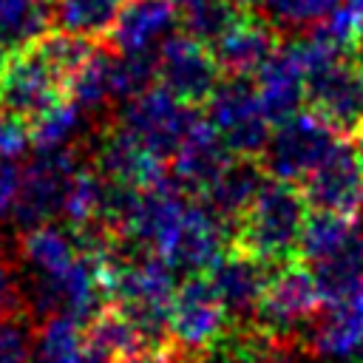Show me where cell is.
<instances>
[{
  "mask_svg": "<svg viewBox=\"0 0 363 363\" xmlns=\"http://www.w3.org/2000/svg\"><path fill=\"white\" fill-rule=\"evenodd\" d=\"M108 289L116 309L156 346L167 335L176 269L156 252L139 250L113 235L108 252Z\"/></svg>",
  "mask_w": 363,
  "mask_h": 363,
  "instance_id": "cell-1",
  "label": "cell"
},
{
  "mask_svg": "<svg viewBox=\"0 0 363 363\" xmlns=\"http://www.w3.org/2000/svg\"><path fill=\"white\" fill-rule=\"evenodd\" d=\"M306 199L295 182L267 179L235 227V247L264 264H286L301 244L306 224Z\"/></svg>",
  "mask_w": 363,
  "mask_h": 363,
  "instance_id": "cell-2",
  "label": "cell"
},
{
  "mask_svg": "<svg viewBox=\"0 0 363 363\" xmlns=\"http://www.w3.org/2000/svg\"><path fill=\"white\" fill-rule=\"evenodd\" d=\"M82 153H85V147L34 150V156L23 164L17 196H14V201L6 213V218L20 233L62 216V201H65L68 182L85 164Z\"/></svg>",
  "mask_w": 363,
  "mask_h": 363,
  "instance_id": "cell-3",
  "label": "cell"
},
{
  "mask_svg": "<svg viewBox=\"0 0 363 363\" xmlns=\"http://www.w3.org/2000/svg\"><path fill=\"white\" fill-rule=\"evenodd\" d=\"M343 139V130L335 128L318 111H298L289 119L278 122L269 133V142L261 153V164L272 179L303 182Z\"/></svg>",
  "mask_w": 363,
  "mask_h": 363,
  "instance_id": "cell-4",
  "label": "cell"
},
{
  "mask_svg": "<svg viewBox=\"0 0 363 363\" xmlns=\"http://www.w3.org/2000/svg\"><path fill=\"white\" fill-rule=\"evenodd\" d=\"M204 119L218 130L224 145L233 150V156H261L269 142V119L261 108L258 91L247 77L218 79L213 94L204 102Z\"/></svg>",
  "mask_w": 363,
  "mask_h": 363,
  "instance_id": "cell-5",
  "label": "cell"
},
{
  "mask_svg": "<svg viewBox=\"0 0 363 363\" xmlns=\"http://www.w3.org/2000/svg\"><path fill=\"white\" fill-rule=\"evenodd\" d=\"M199 116L201 113L193 105L182 102L164 85H150L147 91L119 105L116 125L159 159H170Z\"/></svg>",
  "mask_w": 363,
  "mask_h": 363,
  "instance_id": "cell-6",
  "label": "cell"
},
{
  "mask_svg": "<svg viewBox=\"0 0 363 363\" xmlns=\"http://www.w3.org/2000/svg\"><path fill=\"white\" fill-rule=\"evenodd\" d=\"M227 326H230V315L207 275H190L176 286L167 318V337L179 352L193 357L221 343Z\"/></svg>",
  "mask_w": 363,
  "mask_h": 363,
  "instance_id": "cell-7",
  "label": "cell"
},
{
  "mask_svg": "<svg viewBox=\"0 0 363 363\" xmlns=\"http://www.w3.org/2000/svg\"><path fill=\"white\" fill-rule=\"evenodd\" d=\"M320 301L323 298L309 267L278 264V272L269 275L261 303L255 309V326L286 343L315 318Z\"/></svg>",
  "mask_w": 363,
  "mask_h": 363,
  "instance_id": "cell-8",
  "label": "cell"
},
{
  "mask_svg": "<svg viewBox=\"0 0 363 363\" xmlns=\"http://www.w3.org/2000/svg\"><path fill=\"white\" fill-rule=\"evenodd\" d=\"M218 62L207 43L184 34H170L156 51V79L187 105L207 102L218 85Z\"/></svg>",
  "mask_w": 363,
  "mask_h": 363,
  "instance_id": "cell-9",
  "label": "cell"
},
{
  "mask_svg": "<svg viewBox=\"0 0 363 363\" xmlns=\"http://www.w3.org/2000/svg\"><path fill=\"white\" fill-rule=\"evenodd\" d=\"M303 199L323 213L354 216L363 204V162L354 142L340 139L335 150L303 179Z\"/></svg>",
  "mask_w": 363,
  "mask_h": 363,
  "instance_id": "cell-10",
  "label": "cell"
},
{
  "mask_svg": "<svg viewBox=\"0 0 363 363\" xmlns=\"http://www.w3.org/2000/svg\"><path fill=\"white\" fill-rule=\"evenodd\" d=\"M60 96V77L45 65V60L34 48H23L6 57L0 71V111L31 122Z\"/></svg>",
  "mask_w": 363,
  "mask_h": 363,
  "instance_id": "cell-11",
  "label": "cell"
},
{
  "mask_svg": "<svg viewBox=\"0 0 363 363\" xmlns=\"http://www.w3.org/2000/svg\"><path fill=\"white\" fill-rule=\"evenodd\" d=\"M91 145H94V153L88 156V162L113 184L145 190L167 179L164 159L150 153L142 142H136L119 125L102 130L96 139H91Z\"/></svg>",
  "mask_w": 363,
  "mask_h": 363,
  "instance_id": "cell-12",
  "label": "cell"
},
{
  "mask_svg": "<svg viewBox=\"0 0 363 363\" xmlns=\"http://www.w3.org/2000/svg\"><path fill=\"white\" fill-rule=\"evenodd\" d=\"M227 252V221L204 201H190L182 227L164 252V261L176 272L201 275Z\"/></svg>",
  "mask_w": 363,
  "mask_h": 363,
  "instance_id": "cell-13",
  "label": "cell"
},
{
  "mask_svg": "<svg viewBox=\"0 0 363 363\" xmlns=\"http://www.w3.org/2000/svg\"><path fill=\"white\" fill-rule=\"evenodd\" d=\"M176 26L179 9L173 0H125L105 34V45L119 54H156Z\"/></svg>",
  "mask_w": 363,
  "mask_h": 363,
  "instance_id": "cell-14",
  "label": "cell"
},
{
  "mask_svg": "<svg viewBox=\"0 0 363 363\" xmlns=\"http://www.w3.org/2000/svg\"><path fill=\"white\" fill-rule=\"evenodd\" d=\"M360 79H363V74H357L349 62L335 57L306 74V99H309L312 111L326 116L343 133L357 130V125L363 119Z\"/></svg>",
  "mask_w": 363,
  "mask_h": 363,
  "instance_id": "cell-15",
  "label": "cell"
},
{
  "mask_svg": "<svg viewBox=\"0 0 363 363\" xmlns=\"http://www.w3.org/2000/svg\"><path fill=\"white\" fill-rule=\"evenodd\" d=\"M170 179L184 190L204 196L207 187L221 176V170L233 162V150L224 145L218 130L199 116V122L190 128V133L182 139L176 153L170 156Z\"/></svg>",
  "mask_w": 363,
  "mask_h": 363,
  "instance_id": "cell-16",
  "label": "cell"
},
{
  "mask_svg": "<svg viewBox=\"0 0 363 363\" xmlns=\"http://www.w3.org/2000/svg\"><path fill=\"white\" fill-rule=\"evenodd\" d=\"M278 45V28L267 17H252L244 11L210 43L218 68L233 77L258 74Z\"/></svg>",
  "mask_w": 363,
  "mask_h": 363,
  "instance_id": "cell-17",
  "label": "cell"
},
{
  "mask_svg": "<svg viewBox=\"0 0 363 363\" xmlns=\"http://www.w3.org/2000/svg\"><path fill=\"white\" fill-rule=\"evenodd\" d=\"M261 108L272 125L289 119L306 102V68L295 48V43H284L272 51V57L261 65L255 82Z\"/></svg>",
  "mask_w": 363,
  "mask_h": 363,
  "instance_id": "cell-18",
  "label": "cell"
},
{
  "mask_svg": "<svg viewBox=\"0 0 363 363\" xmlns=\"http://www.w3.org/2000/svg\"><path fill=\"white\" fill-rule=\"evenodd\" d=\"M207 278H210L216 295L221 298L227 315L235 320H244V318L255 315L261 295H264V286L269 281V272H267V264L261 258L235 247V250L224 252L207 269Z\"/></svg>",
  "mask_w": 363,
  "mask_h": 363,
  "instance_id": "cell-19",
  "label": "cell"
},
{
  "mask_svg": "<svg viewBox=\"0 0 363 363\" xmlns=\"http://www.w3.org/2000/svg\"><path fill=\"white\" fill-rule=\"evenodd\" d=\"M309 349L335 363L363 354V286L343 301L326 303V312L309 329Z\"/></svg>",
  "mask_w": 363,
  "mask_h": 363,
  "instance_id": "cell-20",
  "label": "cell"
},
{
  "mask_svg": "<svg viewBox=\"0 0 363 363\" xmlns=\"http://www.w3.org/2000/svg\"><path fill=\"white\" fill-rule=\"evenodd\" d=\"M82 238L74 227L45 221L20 235V261L28 278H48L71 267L82 255Z\"/></svg>",
  "mask_w": 363,
  "mask_h": 363,
  "instance_id": "cell-21",
  "label": "cell"
},
{
  "mask_svg": "<svg viewBox=\"0 0 363 363\" xmlns=\"http://www.w3.org/2000/svg\"><path fill=\"white\" fill-rule=\"evenodd\" d=\"M91 113L74 102L71 96H60L51 102L43 113H37L28 122L31 147L34 150H71V147H88L91 145Z\"/></svg>",
  "mask_w": 363,
  "mask_h": 363,
  "instance_id": "cell-22",
  "label": "cell"
},
{
  "mask_svg": "<svg viewBox=\"0 0 363 363\" xmlns=\"http://www.w3.org/2000/svg\"><path fill=\"white\" fill-rule=\"evenodd\" d=\"M264 182H267L264 164H258L250 156H235L221 170V176L207 187L204 204L213 207L227 224H233V221L238 224V218L252 204V199H255V193L261 190Z\"/></svg>",
  "mask_w": 363,
  "mask_h": 363,
  "instance_id": "cell-23",
  "label": "cell"
},
{
  "mask_svg": "<svg viewBox=\"0 0 363 363\" xmlns=\"http://www.w3.org/2000/svg\"><path fill=\"white\" fill-rule=\"evenodd\" d=\"M85 346L96 363H125L128 357L153 349L119 309H102L85 323Z\"/></svg>",
  "mask_w": 363,
  "mask_h": 363,
  "instance_id": "cell-24",
  "label": "cell"
},
{
  "mask_svg": "<svg viewBox=\"0 0 363 363\" xmlns=\"http://www.w3.org/2000/svg\"><path fill=\"white\" fill-rule=\"evenodd\" d=\"M315 275L320 298L326 303L343 301L363 286V230L354 233L346 244L332 250L315 264H306Z\"/></svg>",
  "mask_w": 363,
  "mask_h": 363,
  "instance_id": "cell-25",
  "label": "cell"
},
{
  "mask_svg": "<svg viewBox=\"0 0 363 363\" xmlns=\"http://www.w3.org/2000/svg\"><path fill=\"white\" fill-rule=\"evenodd\" d=\"M62 94L71 96L74 102H79L91 116L116 105V96H113V48L94 45L88 60L62 85Z\"/></svg>",
  "mask_w": 363,
  "mask_h": 363,
  "instance_id": "cell-26",
  "label": "cell"
},
{
  "mask_svg": "<svg viewBox=\"0 0 363 363\" xmlns=\"http://www.w3.org/2000/svg\"><path fill=\"white\" fill-rule=\"evenodd\" d=\"M51 3L45 0H0V51L14 54L31 48L51 31Z\"/></svg>",
  "mask_w": 363,
  "mask_h": 363,
  "instance_id": "cell-27",
  "label": "cell"
},
{
  "mask_svg": "<svg viewBox=\"0 0 363 363\" xmlns=\"http://www.w3.org/2000/svg\"><path fill=\"white\" fill-rule=\"evenodd\" d=\"M125 0H51V23L60 31L105 40Z\"/></svg>",
  "mask_w": 363,
  "mask_h": 363,
  "instance_id": "cell-28",
  "label": "cell"
},
{
  "mask_svg": "<svg viewBox=\"0 0 363 363\" xmlns=\"http://www.w3.org/2000/svg\"><path fill=\"white\" fill-rule=\"evenodd\" d=\"M31 48L45 60V65L60 77L62 85L68 82V77H71V74L88 60V54L94 51L91 40L77 37V34H68V31H60V28L43 34Z\"/></svg>",
  "mask_w": 363,
  "mask_h": 363,
  "instance_id": "cell-29",
  "label": "cell"
},
{
  "mask_svg": "<svg viewBox=\"0 0 363 363\" xmlns=\"http://www.w3.org/2000/svg\"><path fill=\"white\" fill-rule=\"evenodd\" d=\"M343 0H261L264 17L284 31H303L329 17Z\"/></svg>",
  "mask_w": 363,
  "mask_h": 363,
  "instance_id": "cell-30",
  "label": "cell"
},
{
  "mask_svg": "<svg viewBox=\"0 0 363 363\" xmlns=\"http://www.w3.org/2000/svg\"><path fill=\"white\" fill-rule=\"evenodd\" d=\"M238 14H241V6L233 0H201L182 11V26L190 37L210 45Z\"/></svg>",
  "mask_w": 363,
  "mask_h": 363,
  "instance_id": "cell-31",
  "label": "cell"
},
{
  "mask_svg": "<svg viewBox=\"0 0 363 363\" xmlns=\"http://www.w3.org/2000/svg\"><path fill=\"white\" fill-rule=\"evenodd\" d=\"M34 360V335L26 320L3 318L0 320V363H31Z\"/></svg>",
  "mask_w": 363,
  "mask_h": 363,
  "instance_id": "cell-32",
  "label": "cell"
},
{
  "mask_svg": "<svg viewBox=\"0 0 363 363\" xmlns=\"http://www.w3.org/2000/svg\"><path fill=\"white\" fill-rule=\"evenodd\" d=\"M31 147V133L28 122L0 111V162L3 159H20Z\"/></svg>",
  "mask_w": 363,
  "mask_h": 363,
  "instance_id": "cell-33",
  "label": "cell"
},
{
  "mask_svg": "<svg viewBox=\"0 0 363 363\" xmlns=\"http://www.w3.org/2000/svg\"><path fill=\"white\" fill-rule=\"evenodd\" d=\"M20 170H23V164H17V159H3L0 162V218H6V213H9V207L17 196Z\"/></svg>",
  "mask_w": 363,
  "mask_h": 363,
  "instance_id": "cell-34",
  "label": "cell"
},
{
  "mask_svg": "<svg viewBox=\"0 0 363 363\" xmlns=\"http://www.w3.org/2000/svg\"><path fill=\"white\" fill-rule=\"evenodd\" d=\"M190 363H247V357L235 349L233 340H224V343H216V346L193 354Z\"/></svg>",
  "mask_w": 363,
  "mask_h": 363,
  "instance_id": "cell-35",
  "label": "cell"
},
{
  "mask_svg": "<svg viewBox=\"0 0 363 363\" xmlns=\"http://www.w3.org/2000/svg\"><path fill=\"white\" fill-rule=\"evenodd\" d=\"M14 301H17V281H14V272L0 261V320L9 318V312L14 309Z\"/></svg>",
  "mask_w": 363,
  "mask_h": 363,
  "instance_id": "cell-36",
  "label": "cell"
},
{
  "mask_svg": "<svg viewBox=\"0 0 363 363\" xmlns=\"http://www.w3.org/2000/svg\"><path fill=\"white\" fill-rule=\"evenodd\" d=\"M125 363H176L167 352H162V349H145V352H139V354H133V357H128Z\"/></svg>",
  "mask_w": 363,
  "mask_h": 363,
  "instance_id": "cell-37",
  "label": "cell"
},
{
  "mask_svg": "<svg viewBox=\"0 0 363 363\" xmlns=\"http://www.w3.org/2000/svg\"><path fill=\"white\" fill-rule=\"evenodd\" d=\"M349 51H352V60L363 68V17H360V23H357V31H354V37H352Z\"/></svg>",
  "mask_w": 363,
  "mask_h": 363,
  "instance_id": "cell-38",
  "label": "cell"
},
{
  "mask_svg": "<svg viewBox=\"0 0 363 363\" xmlns=\"http://www.w3.org/2000/svg\"><path fill=\"white\" fill-rule=\"evenodd\" d=\"M354 147H357V156H360V162H363V125L357 128V136H354Z\"/></svg>",
  "mask_w": 363,
  "mask_h": 363,
  "instance_id": "cell-39",
  "label": "cell"
},
{
  "mask_svg": "<svg viewBox=\"0 0 363 363\" xmlns=\"http://www.w3.org/2000/svg\"><path fill=\"white\" fill-rule=\"evenodd\" d=\"M343 3H346L357 17H363V0H343Z\"/></svg>",
  "mask_w": 363,
  "mask_h": 363,
  "instance_id": "cell-40",
  "label": "cell"
},
{
  "mask_svg": "<svg viewBox=\"0 0 363 363\" xmlns=\"http://www.w3.org/2000/svg\"><path fill=\"white\" fill-rule=\"evenodd\" d=\"M196 3H201V0H173V6L179 9V14H182L184 9H190V6H196Z\"/></svg>",
  "mask_w": 363,
  "mask_h": 363,
  "instance_id": "cell-41",
  "label": "cell"
},
{
  "mask_svg": "<svg viewBox=\"0 0 363 363\" xmlns=\"http://www.w3.org/2000/svg\"><path fill=\"white\" fill-rule=\"evenodd\" d=\"M233 3H238L241 9H250V6H258L261 0H233Z\"/></svg>",
  "mask_w": 363,
  "mask_h": 363,
  "instance_id": "cell-42",
  "label": "cell"
},
{
  "mask_svg": "<svg viewBox=\"0 0 363 363\" xmlns=\"http://www.w3.org/2000/svg\"><path fill=\"white\" fill-rule=\"evenodd\" d=\"M278 363H295V360H289V357H286V354H284V357H281V360H278Z\"/></svg>",
  "mask_w": 363,
  "mask_h": 363,
  "instance_id": "cell-43",
  "label": "cell"
},
{
  "mask_svg": "<svg viewBox=\"0 0 363 363\" xmlns=\"http://www.w3.org/2000/svg\"><path fill=\"white\" fill-rule=\"evenodd\" d=\"M360 102H363V79H360Z\"/></svg>",
  "mask_w": 363,
  "mask_h": 363,
  "instance_id": "cell-44",
  "label": "cell"
}]
</instances>
